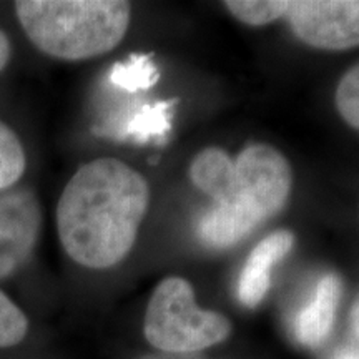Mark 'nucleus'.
Here are the masks:
<instances>
[{"label":"nucleus","mask_w":359,"mask_h":359,"mask_svg":"<svg viewBox=\"0 0 359 359\" xmlns=\"http://www.w3.org/2000/svg\"><path fill=\"white\" fill-rule=\"evenodd\" d=\"M12 55V47H11V40L6 34L0 30V72L6 69L8 60H11Z\"/></svg>","instance_id":"obj_15"},{"label":"nucleus","mask_w":359,"mask_h":359,"mask_svg":"<svg viewBox=\"0 0 359 359\" xmlns=\"http://www.w3.org/2000/svg\"><path fill=\"white\" fill-rule=\"evenodd\" d=\"M294 245L291 231H275L263 238L255 246L241 269L238 281V296L240 302L248 308H255L262 303L271 283V269L290 253Z\"/></svg>","instance_id":"obj_7"},{"label":"nucleus","mask_w":359,"mask_h":359,"mask_svg":"<svg viewBox=\"0 0 359 359\" xmlns=\"http://www.w3.org/2000/svg\"><path fill=\"white\" fill-rule=\"evenodd\" d=\"M29 320L24 311L0 290V348H12L25 338Z\"/></svg>","instance_id":"obj_13"},{"label":"nucleus","mask_w":359,"mask_h":359,"mask_svg":"<svg viewBox=\"0 0 359 359\" xmlns=\"http://www.w3.org/2000/svg\"><path fill=\"white\" fill-rule=\"evenodd\" d=\"M13 7L40 52L69 62L114 50L132 19V6L122 0H19Z\"/></svg>","instance_id":"obj_2"},{"label":"nucleus","mask_w":359,"mask_h":359,"mask_svg":"<svg viewBox=\"0 0 359 359\" xmlns=\"http://www.w3.org/2000/svg\"><path fill=\"white\" fill-rule=\"evenodd\" d=\"M331 359H359V346L353 344V346L341 348L334 353V356Z\"/></svg>","instance_id":"obj_17"},{"label":"nucleus","mask_w":359,"mask_h":359,"mask_svg":"<svg viewBox=\"0 0 359 359\" xmlns=\"http://www.w3.org/2000/svg\"><path fill=\"white\" fill-rule=\"evenodd\" d=\"M190 180L198 190L212 196L215 205L228 203L235 193V163L219 148H205L191 161Z\"/></svg>","instance_id":"obj_9"},{"label":"nucleus","mask_w":359,"mask_h":359,"mask_svg":"<svg viewBox=\"0 0 359 359\" xmlns=\"http://www.w3.org/2000/svg\"><path fill=\"white\" fill-rule=\"evenodd\" d=\"M175 102H158L143 105L128 116L127 122L116 130V137L133 138L135 142H161L170 130L172 107Z\"/></svg>","instance_id":"obj_10"},{"label":"nucleus","mask_w":359,"mask_h":359,"mask_svg":"<svg viewBox=\"0 0 359 359\" xmlns=\"http://www.w3.org/2000/svg\"><path fill=\"white\" fill-rule=\"evenodd\" d=\"M278 20L286 19L303 43L320 50L359 47V0H275Z\"/></svg>","instance_id":"obj_5"},{"label":"nucleus","mask_w":359,"mask_h":359,"mask_svg":"<svg viewBox=\"0 0 359 359\" xmlns=\"http://www.w3.org/2000/svg\"><path fill=\"white\" fill-rule=\"evenodd\" d=\"M27 156L17 133L0 120V191H7L25 173Z\"/></svg>","instance_id":"obj_11"},{"label":"nucleus","mask_w":359,"mask_h":359,"mask_svg":"<svg viewBox=\"0 0 359 359\" xmlns=\"http://www.w3.org/2000/svg\"><path fill=\"white\" fill-rule=\"evenodd\" d=\"M235 193L201 215L196 233L213 248L235 246L285 208L293 185L288 160L266 143L246 147L235 161Z\"/></svg>","instance_id":"obj_3"},{"label":"nucleus","mask_w":359,"mask_h":359,"mask_svg":"<svg viewBox=\"0 0 359 359\" xmlns=\"http://www.w3.org/2000/svg\"><path fill=\"white\" fill-rule=\"evenodd\" d=\"M341 298L338 275L327 273L316 283L311 299L294 316V336L303 346L318 348L327 338L334 325Z\"/></svg>","instance_id":"obj_8"},{"label":"nucleus","mask_w":359,"mask_h":359,"mask_svg":"<svg viewBox=\"0 0 359 359\" xmlns=\"http://www.w3.org/2000/svg\"><path fill=\"white\" fill-rule=\"evenodd\" d=\"M349 325H351V333L356 339V344L359 346V296L354 302L351 308V316H349Z\"/></svg>","instance_id":"obj_16"},{"label":"nucleus","mask_w":359,"mask_h":359,"mask_svg":"<svg viewBox=\"0 0 359 359\" xmlns=\"http://www.w3.org/2000/svg\"><path fill=\"white\" fill-rule=\"evenodd\" d=\"M334 103L341 118L359 132V64L349 69L339 80Z\"/></svg>","instance_id":"obj_14"},{"label":"nucleus","mask_w":359,"mask_h":359,"mask_svg":"<svg viewBox=\"0 0 359 359\" xmlns=\"http://www.w3.org/2000/svg\"><path fill=\"white\" fill-rule=\"evenodd\" d=\"M156 80H158V69L154 60L145 55L132 57L125 64H116L110 72V82L128 92L150 88Z\"/></svg>","instance_id":"obj_12"},{"label":"nucleus","mask_w":359,"mask_h":359,"mask_svg":"<svg viewBox=\"0 0 359 359\" xmlns=\"http://www.w3.org/2000/svg\"><path fill=\"white\" fill-rule=\"evenodd\" d=\"M231 325L223 314L198 308L191 285L180 276L158 283L148 303L143 333L163 353L190 354L228 338Z\"/></svg>","instance_id":"obj_4"},{"label":"nucleus","mask_w":359,"mask_h":359,"mask_svg":"<svg viewBox=\"0 0 359 359\" xmlns=\"http://www.w3.org/2000/svg\"><path fill=\"white\" fill-rule=\"evenodd\" d=\"M42 213L29 190L0 191V280L24 266L37 245Z\"/></svg>","instance_id":"obj_6"},{"label":"nucleus","mask_w":359,"mask_h":359,"mask_svg":"<svg viewBox=\"0 0 359 359\" xmlns=\"http://www.w3.org/2000/svg\"><path fill=\"white\" fill-rule=\"evenodd\" d=\"M140 359H201L191 354H172V353H161V354H148Z\"/></svg>","instance_id":"obj_18"},{"label":"nucleus","mask_w":359,"mask_h":359,"mask_svg":"<svg viewBox=\"0 0 359 359\" xmlns=\"http://www.w3.org/2000/svg\"><path fill=\"white\" fill-rule=\"evenodd\" d=\"M148 203L150 188L137 170L116 158L88 161L58 200V240L85 268L115 266L132 251Z\"/></svg>","instance_id":"obj_1"}]
</instances>
